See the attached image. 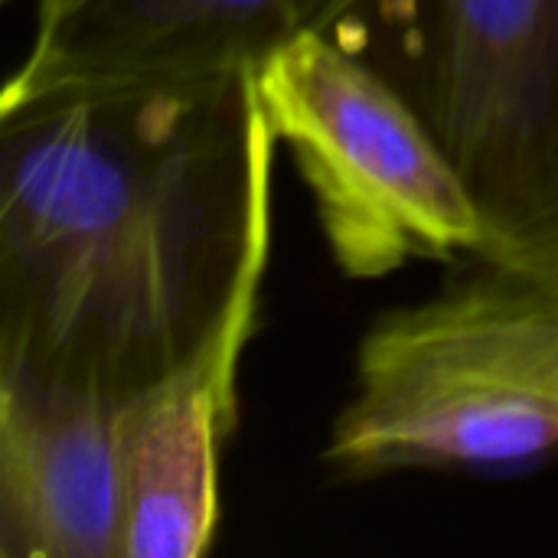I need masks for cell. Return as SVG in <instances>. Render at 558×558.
I'll use <instances>...</instances> for the list:
<instances>
[{
  "instance_id": "6da1fadb",
  "label": "cell",
  "mask_w": 558,
  "mask_h": 558,
  "mask_svg": "<svg viewBox=\"0 0 558 558\" xmlns=\"http://www.w3.org/2000/svg\"><path fill=\"white\" fill-rule=\"evenodd\" d=\"M275 144L255 75L0 95V360L124 412L248 340Z\"/></svg>"
},
{
  "instance_id": "7a4b0ae2",
  "label": "cell",
  "mask_w": 558,
  "mask_h": 558,
  "mask_svg": "<svg viewBox=\"0 0 558 558\" xmlns=\"http://www.w3.org/2000/svg\"><path fill=\"white\" fill-rule=\"evenodd\" d=\"M556 451L558 278L474 258L471 275L366 330L324 461L340 477H376Z\"/></svg>"
},
{
  "instance_id": "3957f363",
  "label": "cell",
  "mask_w": 558,
  "mask_h": 558,
  "mask_svg": "<svg viewBox=\"0 0 558 558\" xmlns=\"http://www.w3.org/2000/svg\"><path fill=\"white\" fill-rule=\"evenodd\" d=\"M327 36L441 144L481 258L558 278V0H350Z\"/></svg>"
},
{
  "instance_id": "277c9868",
  "label": "cell",
  "mask_w": 558,
  "mask_h": 558,
  "mask_svg": "<svg viewBox=\"0 0 558 558\" xmlns=\"http://www.w3.org/2000/svg\"><path fill=\"white\" fill-rule=\"evenodd\" d=\"M258 101L304 173L347 278H386L418 258H481V213L418 114L327 33L271 56Z\"/></svg>"
},
{
  "instance_id": "5b68a950",
  "label": "cell",
  "mask_w": 558,
  "mask_h": 558,
  "mask_svg": "<svg viewBox=\"0 0 558 558\" xmlns=\"http://www.w3.org/2000/svg\"><path fill=\"white\" fill-rule=\"evenodd\" d=\"M350 0H39L36 39L3 98L85 85H170L258 69L327 33Z\"/></svg>"
},
{
  "instance_id": "8992f818",
  "label": "cell",
  "mask_w": 558,
  "mask_h": 558,
  "mask_svg": "<svg viewBox=\"0 0 558 558\" xmlns=\"http://www.w3.org/2000/svg\"><path fill=\"white\" fill-rule=\"evenodd\" d=\"M124 412L0 360V558H114Z\"/></svg>"
},
{
  "instance_id": "52a82bcc",
  "label": "cell",
  "mask_w": 558,
  "mask_h": 558,
  "mask_svg": "<svg viewBox=\"0 0 558 558\" xmlns=\"http://www.w3.org/2000/svg\"><path fill=\"white\" fill-rule=\"evenodd\" d=\"M248 340H229L124 409L114 558H196L219 530V454Z\"/></svg>"
},
{
  "instance_id": "ba28073f",
  "label": "cell",
  "mask_w": 558,
  "mask_h": 558,
  "mask_svg": "<svg viewBox=\"0 0 558 558\" xmlns=\"http://www.w3.org/2000/svg\"><path fill=\"white\" fill-rule=\"evenodd\" d=\"M3 3H7V0H0V7H3Z\"/></svg>"
}]
</instances>
